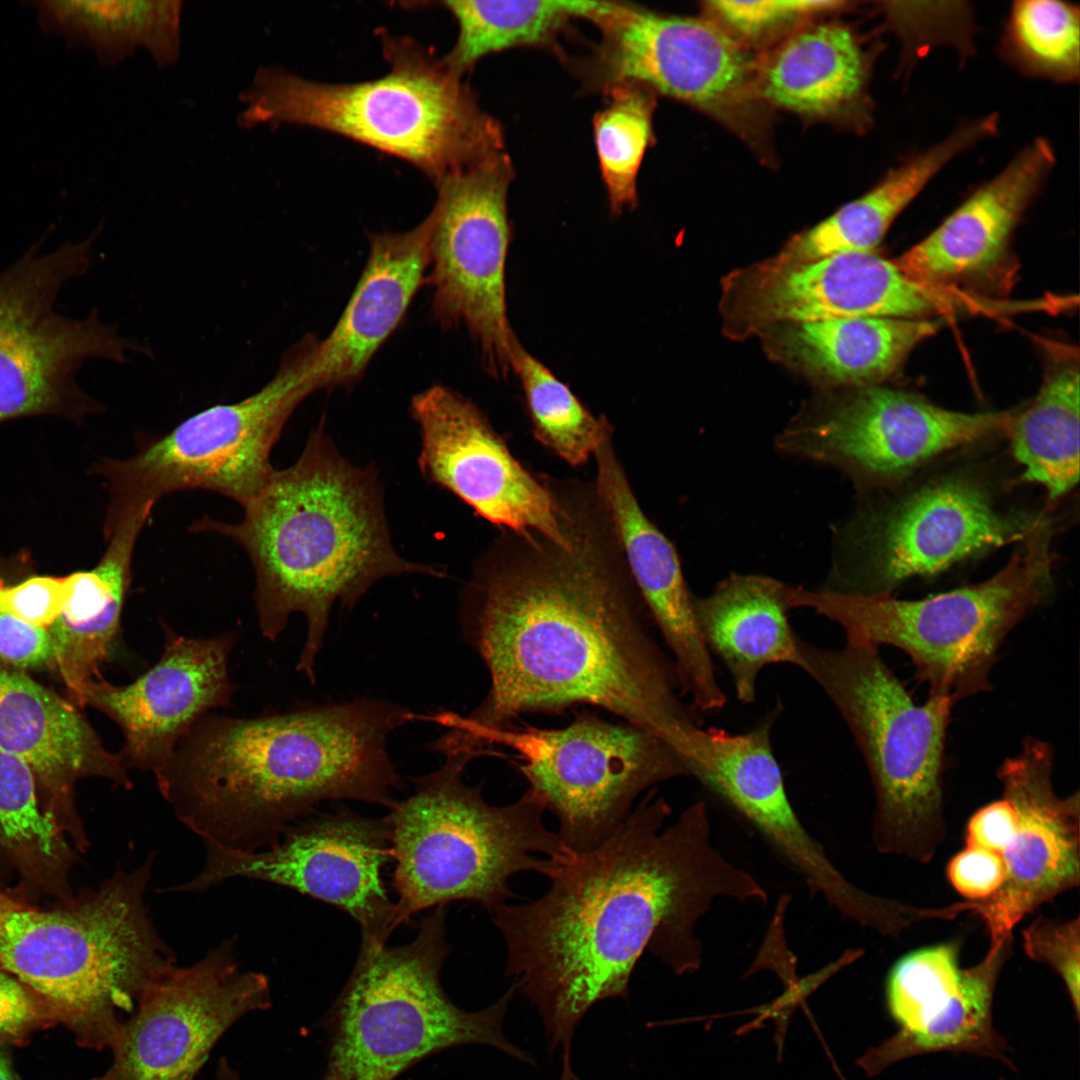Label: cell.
Listing matches in <instances>:
<instances>
[{
	"instance_id": "cell-1",
	"label": "cell",
	"mask_w": 1080,
	"mask_h": 1080,
	"mask_svg": "<svg viewBox=\"0 0 1080 1080\" xmlns=\"http://www.w3.org/2000/svg\"><path fill=\"white\" fill-rule=\"evenodd\" d=\"M565 503L568 545L504 530L465 585L461 629L490 687L469 715H443V740L484 750L488 732L521 715L588 704L653 733L689 762L701 727L648 631L612 524L591 489L572 490Z\"/></svg>"
},
{
	"instance_id": "cell-2",
	"label": "cell",
	"mask_w": 1080,
	"mask_h": 1080,
	"mask_svg": "<svg viewBox=\"0 0 1080 1080\" xmlns=\"http://www.w3.org/2000/svg\"><path fill=\"white\" fill-rule=\"evenodd\" d=\"M671 812L651 790L607 839L563 862L543 895L490 912L505 973L536 1008L550 1053L571 1050L595 1004L627 998L645 951L676 975L699 970L696 926L717 899L767 902L758 880L713 845L704 800L664 828Z\"/></svg>"
},
{
	"instance_id": "cell-3",
	"label": "cell",
	"mask_w": 1080,
	"mask_h": 1080,
	"mask_svg": "<svg viewBox=\"0 0 1080 1080\" xmlns=\"http://www.w3.org/2000/svg\"><path fill=\"white\" fill-rule=\"evenodd\" d=\"M415 718L375 698L255 718L210 712L154 776L176 818L206 846L252 853L276 845L323 801L390 809L402 782L388 739Z\"/></svg>"
},
{
	"instance_id": "cell-4",
	"label": "cell",
	"mask_w": 1080,
	"mask_h": 1080,
	"mask_svg": "<svg viewBox=\"0 0 1080 1080\" xmlns=\"http://www.w3.org/2000/svg\"><path fill=\"white\" fill-rule=\"evenodd\" d=\"M243 509L239 522L206 516L190 529L230 538L246 552L255 573L253 598L265 638L275 641L292 615L305 617L296 669L313 683L335 604L353 607L386 577L444 576L437 567L398 554L375 467L350 463L323 423L310 433L297 461L275 470Z\"/></svg>"
},
{
	"instance_id": "cell-5",
	"label": "cell",
	"mask_w": 1080,
	"mask_h": 1080,
	"mask_svg": "<svg viewBox=\"0 0 1080 1080\" xmlns=\"http://www.w3.org/2000/svg\"><path fill=\"white\" fill-rule=\"evenodd\" d=\"M154 856L43 909L0 889V964L84 1048H109L148 985L176 964L145 893Z\"/></svg>"
},
{
	"instance_id": "cell-6",
	"label": "cell",
	"mask_w": 1080,
	"mask_h": 1080,
	"mask_svg": "<svg viewBox=\"0 0 1080 1080\" xmlns=\"http://www.w3.org/2000/svg\"><path fill=\"white\" fill-rule=\"evenodd\" d=\"M381 40L389 71L373 80L323 83L280 65L260 66L238 96V126L332 132L410 162L434 184L504 150L498 121L442 58L408 37Z\"/></svg>"
},
{
	"instance_id": "cell-7",
	"label": "cell",
	"mask_w": 1080,
	"mask_h": 1080,
	"mask_svg": "<svg viewBox=\"0 0 1080 1080\" xmlns=\"http://www.w3.org/2000/svg\"><path fill=\"white\" fill-rule=\"evenodd\" d=\"M479 753L447 755L437 770L412 778L413 792L386 816L395 860L392 929L416 913L457 900L489 912L514 894L520 872L551 878L574 852L543 822L545 808L529 790L517 801L490 805L482 786L463 772Z\"/></svg>"
},
{
	"instance_id": "cell-8",
	"label": "cell",
	"mask_w": 1080,
	"mask_h": 1080,
	"mask_svg": "<svg viewBox=\"0 0 1080 1080\" xmlns=\"http://www.w3.org/2000/svg\"><path fill=\"white\" fill-rule=\"evenodd\" d=\"M1055 555L1048 521L990 578L920 599L790 586L792 608L838 624L846 640L902 650L929 697L959 701L992 689L991 673L1010 632L1047 599Z\"/></svg>"
},
{
	"instance_id": "cell-9",
	"label": "cell",
	"mask_w": 1080,
	"mask_h": 1080,
	"mask_svg": "<svg viewBox=\"0 0 1080 1080\" xmlns=\"http://www.w3.org/2000/svg\"><path fill=\"white\" fill-rule=\"evenodd\" d=\"M801 669L846 723L864 759L876 809L873 842L883 854L928 863L946 833V740L954 704L916 703L879 649L847 641L821 647L800 638Z\"/></svg>"
},
{
	"instance_id": "cell-10",
	"label": "cell",
	"mask_w": 1080,
	"mask_h": 1080,
	"mask_svg": "<svg viewBox=\"0 0 1080 1080\" xmlns=\"http://www.w3.org/2000/svg\"><path fill=\"white\" fill-rule=\"evenodd\" d=\"M445 916L443 906L435 907L406 945L361 942L351 976L329 1013L322 1080H394L420 1060L466 1044L488 1045L535 1065L504 1032L514 984L473 1012L445 994L440 982L449 954Z\"/></svg>"
},
{
	"instance_id": "cell-11",
	"label": "cell",
	"mask_w": 1080,
	"mask_h": 1080,
	"mask_svg": "<svg viewBox=\"0 0 1080 1080\" xmlns=\"http://www.w3.org/2000/svg\"><path fill=\"white\" fill-rule=\"evenodd\" d=\"M319 338L306 334L283 353L272 378L246 398L203 409L125 459H105L106 519L181 490H208L242 507L274 473L270 456L295 409L318 391L314 363Z\"/></svg>"
},
{
	"instance_id": "cell-12",
	"label": "cell",
	"mask_w": 1080,
	"mask_h": 1080,
	"mask_svg": "<svg viewBox=\"0 0 1080 1080\" xmlns=\"http://www.w3.org/2000/svg\"><path fill=\"white\" fill-rule=\"evenodd\" d=\"M93 236L45 253L31 248L0 272V421L26 416L81 418L100 407L77 384L93 358L123 364L142 343L104 323L97 310L75 319L58 313L64 285L84 274Z\"/></svg>"
},
{
	"instance_id": "cell-13",
	"label": "cell",
	"mask_w": 1080,
	"mask_h": 1080,
	"mask_svg": "<svg viewBox=\"0 0 1080 1080\" xmlns=\"http://www.w3.org/2000/svg\"><path fill=\"white\" fill-rule=\"evenodd\" d=\"M492 744L517 752L528 790L556 816L557 834L576 853L607 839L645 790L670 779L693 778L686 759L663 739L588 712L559 729L493 730L483 738L486 748Z\"/></svg>"
},
{
	"instance_id": "cell-14",
	"label": "cell",
	"mask_w": 1080,
	"mask_h": 1080,
	"mask_svg": "<svg viewBox=\"0 0 1080 1080\" xmlns=\"http://www.w3.org/2000/svg\"><path fill=\"white\" fill-rule=\"evenodd\" d=\"M513 177L508 154L492 153L437 182L427 216L432 320L445 330L464 326L483 369L494 378L512 370L518 340L507 317L505 279Z\"/></svg>"
},
{
	"instance_id": "cell-15",
	"label": "cell",
	"mask_w": 1080,
	"mask_h": 1080,
	"mask_svg": "<svg viewBox=\"0 0 1080 1080\" xmlns=\"http://www.w3.org/2000/svg\"><path fill=\"white\" fill-rule=\"evenodd\" d=\"M1046 520L1001 510L983 482L968 474L948 475L847 529L850 568L838 571L826 589L893 594L909 580L1022 543Z\"/></svg>"
},
{
	"instance_id": "cell-16",
	"label": "cell",
	"mask_w": 1080,
	"mask_h": 1080,
	"mask_svg": "<svg viewBox=\"0 0 1080 1080\" xmlns=\"http://www.w3.org/2000/svg\"><path fill=\"white\" fill-rule=\"evenodd\" d=\"M591 21L601 34L586 64L594 86L636 83L737 129L747 123L758 98L756 60L712 19L601 1Z\"/></svg>"
},
{
	"instance_id": "cell-17",
	"label": "cell",
	"mask_w": 1080,
	"mask_h": 1080,
	"mask_svg": "<svg viewBox=\"0 0 1080 1080\" xmlns=\"http://www.w3.org/2000/svg\"><path fill=\"white\" fill-rule=\"evenodd\" d=\"M200 872L175 891L200 893L233 878L278 884L332 904L361 928V942L386 945L394 903L382 879L391 857L387 817L350 810L296 822L271 848L230 852L206 846Z\"/></svg>"
},
{
	"instance_id": "cell-18",
	"label": "cell",
	"mask_w": 1080,
	"mask_h": 1080,
	"mask_svg": "<svg viewBox=\"0 0 1080 1080\" xmlns=\"http://www.w3.org/2000/svg\"><path fill=\"white\" fill-rule=\"evenodd\" d=\"M271 1005L267 977L242 970L234 942L153 980L92 1080H195L219 1039L241 1017Z\"/></svg>"
},
{
	"instance_id": "cell-19",
	"label": "cell",
	"mask_w": 1080,
	"mask_h": 1080,
	"mask_svg": "<svg viewBox=\"0 0 1080 1080\" xmlns=\"http://www.w3.org/2000/svg\"><path fill=\"white\" fill-rule=\"evenodd\" d=\"M725 288L726 328L735 337L835 318L927 319L962 304L958 292L913 279L873 251L792 265L767 260L729 277Z\"/></svg>"
},
{
	"instance_id": "cell-20",
	"label": "cell",
	"mask_w": 1080,
	"mask_h": 1080,
	"mask_svg": "<svg viewBox=\"0 0 1080 1080\" xmlns=\"http://www.w3.org/2000/svg\"><path fill=\"white\" fill-rule=\"evenodd\" d=\"M1015 412L954 411L913 393L871 385L825 415L789 427L776 444L858 480L888 483L955 448L1006 436Z\"/></svg>"
},
{
	"instance_id": "cell-21",
	"label": "cell",
	"mask_w": 1080,
	"mask_h": 1080,
	"mask_svg": "<svg viewBox=\"0 0 1080 1080\" xmlns=\"http://www.w3.org/2000/svg\"><path fill=\"white\" fill-rule=\"evenodd\" d=\"M1012 934L990 940L985 957L962 969L959 945L942 943L909 952L891 968L886 1006L898 1030L868 1048L856 1065L868 1078L911 1057L968 1053L1002 1062L1012 1071V1049L996 1029L993 1002Z\"/></svg>"
},
{
	"instance_id": "cell-22",
	"label": "cell",
	"mask_w": 1080,
	"mask_h": 1080,
	"mask_svg": "<svg viewBox=\"0 0 1080 1080\" xmlns=\"http://www.w3.org/2000/svg\"><path fill=\"white\" fill-rule=\"evenodd\" d=\"M418 466L428 482L458 497L492 524L569 544L558 487L536 478L510 452L478 406L444 385L415 394Z\"/></svg>"
},
{
	"instance_id": "cell-23",
	"label": "cell",
	"mask_w": 1080,
	"mask_h": 1080,
	"mask_svg": "<svg viewBox=\"0 0 1080 1080\" xmlns=\"http://www.w3.org/2000/svg\"><path fill=\"white\" fill-rule=\"evenodd\" d=\"M1054 751L1035 737L997 770L1002 796L1017 814V826L1001 854L1006 876L999 890L981 901L990 940L1012 934L1028 914L1080 883V800L1059 796L1053 786Z\"/></svg>"
},
{
	"instance_id": "cell-24",
	"label": "cell",
	"mask_w": 1080,
	"mask_h": 1080,
	"mask_svg": "<svg viewBox=\"0 0 1080 1080\" xmlns=\"http://www.w3.org/2000/svg\"><path fill=\"white\" fill-rule=\"evenodd\" d=\"M164 629L163 652L149 670L126 685L96 677L83 692L82 707L92 706L120 728L118 754L128 771L157 772L190 728L228 706L235 691L228 672L232 634L189 638Z\"/></svg>"
},
{
	"instance_id": "cell-25",
	"label": "cell",
	"mask_w": 1080,
	"mask_h": 1080,
	"mask_svg": "<svg viewBox=\"0 0 1080 1080\" xmlns=\"http://www.w3.org/2000/svg\"><path fill=\"white\" fill-rule=\"evenodd\" d=\"M775 713L749 731L702 730L694 779L753 826L816 895L848 920L867 911L871 896L850 882L800 821L774 755Z\"/></svg>"
},
{
	"instance_id": "cell-26",
	"label": "cell",
	"mask_w": 1080,
	"mask_h": 1080,
	"mask_svg": "<svg viewBox=\"0 0 1080 1080\" xmlns=\"http://www.w3.org/2000/svg\"><path fill=\"white\" fill-rule=\"evenodd\" d=\"M595 493L618 538L631 579L669 648L682 695L703 713L720 711L727 698L699 629L694 597L672 542L642 510L607 436L594 453Z\"/></svg>"
},
{
	"instance_id": "cell-27",
	"label": "cell",
	"mask_w": 1080,
	"mask_h": 1080,
	"mask_svg": "<svg viewBox=\"0 0 1080 1080\" xmlns=\"http://www.w3.org/2000/svg\"><path fill=\"white\" fill-rule=\"evenodd\" d=\"M71 700L0 661V748L36 780L45 815L79 851L89 840L77 812L75 784L96 777L132 787L119 754L109 752Z\"/></svg>"
},
{
	"instance_id": "cell-28",
	"label": "cell",
	"mask_w": 1080,
	"mask_h": 1080,
	"mask_svg": "<svg viewBox=\"0 0 1080 1080\" xmlns=\"http://www.w3.org/2000/svg\"><path fill=\"white\" fill-rule=\"evenodd\" d=\"M1054 164L1049 142L1035 139L895 264L913 279L940 286L985 274L1003 257Z\"/></svg>"
},
{
	"instance_id": "cell-29",
	"label": "cell",
	"mask_w": 1080,
	"mask_h": 1080,
	"mask_svg": "<svg viewBox=\"0 0 1080 1080\" xmlns=\"http://www.w3.org/2000/svg\"><path fill=\"white\" fill-rule=\"evenodd\" d=\"M430 221L403 232L369 235L366 264L341 316L319 340L314 364L318 390L351 388L397 329L429 267Z\"/></svg>"
},
{
	"instance_id": "cell-30",
	"label": "cell",
	"mask_w": 1080,
	"mask_h": 1080,
	"mask_svg": "<svg viewBox=\"0 0 1080 1080\" xmlns=\"http://www.w3.org/2000/svg\"><path fill=\"white\" fill-rule=\"evenodd\" d=\"M152 509L124 513L105 524L107 548L90 570L67 576L69 597L61 616L48 629L54 665L80 705L86 685L112 658L121 632V618L131 583V565L140 532Z\"/></svg>"
},
{
	"instance_id": "cell-31",
	"label": "cell",
	"mask_w": 1080,
	"mask_h": 1080,
	"mask_svg": "<svg viewBox=\"0 0 1080 1080\" xmlns=\"http://www.w3.org/2000/svg\"><path fill=\"white\" fill-rule=\"evenodd\" d=\"M789 587L770 577L735 574L708 596L694 598L702 638L723 663L744 705L754 703L765 667L801 666L800 637L788 617Z\"/></svg>"
},
{
	"instance_id": "cell-32",
	"label": "cell",
	"mask_w": 1080,
	"mask_h": 1080,
	"mask_svg": "<svg viewBox=\"0 0 1080 1080\" xmlns=\"http://www.w3.org/2000/svg\"><path fill=\"white\" fill-rule=\"evenodd\" d=\"M869 58L846 25L822 23L793 33L755 62L758 98L815 117L868 114Z\"/></svg>"
},
{
	"instance_id": "cell-33",
	"label": "cell",
	"mask_w": 1080,
	"mask_h": 1080,
	"mask_svg": "<svg viewBox=\"0 0 1080 1080\" xmlns=\"http://www.w3.org/2000/svg\"><path fill=\"white\" fill-rule=\"evenodd\" d=\"M998 119L989 114L968 122L937 144L891 169L873 188L831 216L794 236L775 257L792 265L850 253L872 252L897 216L951 160L996 134Z\"/></svg>"
},
{
	"instance_id": "cell-34",
	"label": "cell",
	"mask_w": 1080,
	"mask_h": 1080,
	"mask_svg": "<svg viewBox=\"0 0 1080 1080\" xmlns=\"http://www.w3.org/2000/svg\"><path fill=\"white\" fill-rule=\"evenodd\" d=\"M939 327L929 319L851 317L783 324L774 336L779 354L794 366L832 383L866 387L893 374Z\"/></svg>"
},
{
	"instance_id": "cell-35",
	"label": "cell",
	"mask_w": 1080,
	"mask_h": 1080,
	"mask_svg": "<svg viewBox=\"0 0 1080 1080\" xmlns=\"http://www.w3.org/2000/svg\"><path fill=\"white\" fill-rule=\"evenodd\" d=\"M41 27L70 44L90 50L98 62L113 67L145 51L158 68L181 56L180 0H109L34 2Z\"/></svg>"
},
{
	"instance_id": "cell-36",
	"label": "cell",
	"mask_w": 1080,
	"mask_h": 1080,
	"mask_svg": "<svg viewBox=\"0 0 1080 1080\" xmlns=\"http://www.w3.org/2000/svg\"><path fill=\"white\" fill-rule=\"evenodd\" d=\"M73 847L45 815L30 768L0 748V866L15 874L26 900L73 898Z\"/></svg>"
},
{
	"instance_id": "cell-37",
	"label": "cell",
	"mask_w": 1080,
	"mask_h": 1080,
	"mask_svg": "<svg viewBox=\"0 0 1080 1080\" xmlns=\"http://www.w3.org/2000/svg\"><path fill=\"white\" fill-rule=\"evenodd\" d=\"M1079 367L1065 362L1045 378L1038 394L1017 410L1007 432L1025 481L1056 500L1079 479Z\"/></svg>"
},
{
	"instance_id": "cell-38",
	"label": "cell",
	"mask_w": 1080,
	"mask_h": 1080,
	"mask_svg": "<svg viewBox=\"0 0 1080 1080\" xmlns=\"http://www.w3.org/2000/svg\"><path fill=\"white\" fill-rule=\"evenodd\" d=\"M458 25L454 46L442 58L463 78L486 55L554 42L573 19L591 21L600 1H444Z\"/></svg>"
},
{
	"instance_id": "cell-39",
	"label": "cell",
	"mask_w": 1080,
	"mask_h": 1080,
	"mask_svg": "<svg viewBox=\"0 0 1080 1080\" xmlns=\"http://www.w3.org/2000/svg\"><path fill=\"white\" fill-rule=\"evenodd\" d=\"M512 370L518 376L537 441L573 467L585 464L613 428L517 340Z\"/></svg>"
},
{
	"instance_id": "cell-40",
	"label": "cell",
	"mask_w": 1080,
	"mask_h": 1080,
	"mask_svg": "<svg viewBox=\"0 0 1080 1080\" xmlns=\"http://www.w3.org/2000/svg\"><path fill=\"white\" fill-rule=\"evenodd\" d=\"M608 104L593 119L594 141L610 210L617 215L637 204V176L653 142V92L636 83L605 91Z\"/></svg>"
},
{
	"instance_id": "cell-41",
	"label": "cell",
	"mask_w": 1080,
	"mask_h": 1080,
	"mask_svg": "<svg viewBox=\"0 0 1080 1080\" xmlns=\"http://www.w3.org/2000/svg\"><path fill=\"white\" fill-rule=\"evenodd\" d=\"M1079 9L1054 0L1017 1L1001 42L1009 62L1027 75L1056 82L1078 80Z\"/></svg>"
},
{
	"instance_id": "cell-42",
	"label": "cell",
	"mask_w": 1080,
	"mask_h": 1080,
	"mask_svg": "<svg viewBox=\"0 0 1080 1080\" xmlns=\"http://www.w3.org/2000/svg\"><path fill=\"white\" fill-rule=\"evenodd\" d=\"M844 1L768 0L708 1L705 9L710 19L735 39L755 41L814 15L842 9Z\"/></svg>"
},
{
	"instance_id": "cell-43",
	"label": "cell",
	"mask_w": 1080,
	"mask_h": 1080,
	"mask_svg": "<svg viewBox=\"0 0 1080 1080\" xmlns=\"http://www.w3.org/2000/svg\"><path fill=\"white\" fill-rule=\"evenodd\" d=\"M1033 961L1052 968L1062 979L1076 1020L1080 1015V917L1060 921L1038 916L1022 932Z\"/></svg>"
},
{
	"instance_id": "cell-44",
	"label": "cell",
	"mask_w": 1080,
	"mask_h": 1080,
	"mask_svg": "<svg viewBox=\"0 0 1080 1080\" xmlns=\"http://www.w3.org/2000/svg\"><path fill=\"white\" fill-rule=\"evenodd\" d=\"M69 597L66 577L34 576L15 585L0 580V614L49 629Z\"/></svg>"
},
{
	"instance_id": "cell-45",
	"label": "cell",
	"mask_w": 1080,
	"mask_h": 1080,
	"mask_svg": "<svg viewBox=\"0 0 1080 1080\" xmlns=\"http://www.w3.org/2000/svg\"><path fill=\"white\" fill-rule=\"evenodd\" d=\"M57 1024L55 1014L36 992L0 970V1045H23L37 1030Z\"/></svg>"
},
{
	"instance_id": "cell-46",
	"label": "cell",
	"mask_w": 1080,
	"mask_h": 1080,
	"mask_svg": "<svg viewBox=\"0 0 1080 1080\" xmlns=\"http://www.w3.org/2000/svg\"><path fill=\"white\" fill-rule=\"evenodd\" d=\"M951 886L968 901L991 898L1002 886L1006 869L1002 856L979 847H968L954 855L946 868Z\"/></svg>"
},
{
	"instance_id": "cell-47",
	"label": "cell",
	"mask_w": 1080,
	"mask_h": 1080,
	"mask_svg": "<svg viewBox=\"0 0 1080 1080\" xmlns=\"http://www.w3.org/2000/svg\"><path fill=\"white\" fill-rule=\"evenodd\" d=\"M0 661L19 670L54 665L49 630L0 614Z\"/></svg>"
},
{
	"instance_id": "cell-48",
	"label": "cell",
	"mask_w": 1080,
	"mask_h": 1080,
	"mask_svg": "<svg viewBox=\"0 0 1080 1080\" xmlns=\"http://www.w3.org/2000/svg\"><path fill=\"white\" fill-rule=\"evenodd\" d=\"M1017 826V814L1011 802L1001 797L979 808L968 820L965 845L1002 854Z\"/></svg>"
},
{
	"instance_id": "cell-49",
	"label": "cell",
	"mask_w": 1080,
	"mask_h": 1080,
	"mask_svg": "<svg viewBox=\"0 0 1080 1080\" xmlns=\"http://www.w3.org/2000/svg\"><path fill=\"white\" fill-rule=\"evenodd\" d=\"M214 1080H241L239 1073L230 1065L227 1058L219 1059Z\"/></svg>"
},
{
	"instance_id": "cell-50",
	"label": "cell",
	"mask_w": 1080,
	"mask_h": 1080,
	"mask_svg": "<svg viewBox=\"0 0 1080 1080\" xmlns=\"http://www.w3.org/2000/svg\"><path fill=\"white\" fill-rule=\"evenodd\" d=\"M0 1080H15L11 1063L7 1055L0 1049Z\"/></svg>"
},
{
	"instance_id": "cell-51",
	"label": "cell",
	"mask_w": 1080,
	"mask_h": 1080,
	"mask_svg": "<svg viewBox=\"0 0 1080 1080\" xmlns=\"http://www.w3.org/2000/svg\"><path fill=\"white\" fill-rule=\"evenodd\" d=\"M999 1080H1006V1079H1005V1078H1003V1077H1000V1078H999Z\"/></svg>"
},
{
	"instance_id": "cell-52",
	"label": "cell",
	"mask_w": 1080,
	"mask_h": 1080,
	"mask_svg": "<svg viewBox=\"0 0 1080 1080\" xmlns=\"http://www.w3.org/2000/svg\"><path fill=\"white\" fill-rule=\"evenodd\" d=\"M0 970H1V971H3V970H2V967H1V964H0Z\"/></svg>"
}]
</instances>
